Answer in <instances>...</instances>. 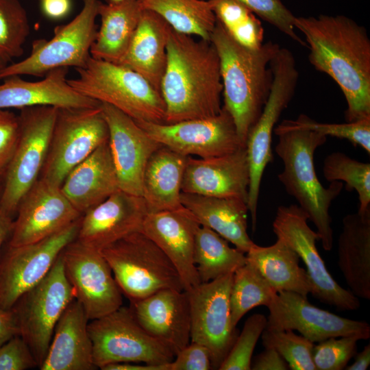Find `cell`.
I'll return each mask as SVG.
<instances>
[{
    "mask_svg": "<svg viewBox=\"0 0 370 370\" xmlns=\"http://www.w3.org/2000/svg\"><path fill=\"white\" fill-rule=\"evenodd\" d=\"M308 59L341 88L347 103L346 122L370 117V39L366 29L344 15L296 16Z\"/></svg>",
    "mask_w": 370,
    "mask_h": 370,
    "instance_id": "6da1fadb",
    "label": "cell"
},
{
    "mask_svg": "<svg viewBox=\"0 0 370 370\" xmlns=\"http://www.w3.org/2000/svg\"><path fill=\"white\" fill-rule=\"evenodd\" d=\"M222 92L219 58L212 42L171 29L160 85L164 123L218 114Z\"/></svg>",
    "mask_w": 370,
    "mask_h": 370,
    "instance_id": "7a4b0ae2",
    "label": "cell"
},
{
    "mask_svg": "<svg viewBox=\"0 0 370 370\" xmlns=\"http://www.w3.org/2000/svg\"><path fill=\"white\" fill-rule=\"evenodd\" d=\"M220 62L224 104L245 145L251 128L269 97L273 73L271 62L280 47L272 41L249 49L235 41L217 21L210 40Z\"/></svg>",
    "mask_w": 370,
    "mask_h": 370,
    "instance_id": "3957f363",
    "label": "cell"
},
{
    "mask_svg": "<svg viewBox=\"0 0 370 370\" xmlns=\"http://www.w3.org/2000/svg\"><path fill=\"white\" fill-rule=\"evenodd\" d=\"M273 134L278 136L275 151L283 164L278 180L314 225L324 250L330 251L334 239L330 208L343 183L334 181L325 188L316 174L314 154L327 136L295 126L291 120L275 126Z\"/></svg>",
    "mask_w": 370,
    "mask_h": 370,
    "instance_id": "277c9868",
    "label": "cell"
},
{
    "mask_svg": "<svg viewBox=\"0 0 370 370\" xmlns=\"http://www.w3.org/2000/svg\"><path fill=\"white\" fill-rule=\"evenodd\" d=\"M75 71L77 77L68 83L82 95L109 104L135 121L164 123L161 93L136 71L91 56L86 66Z\"/></svg>",
    "mask_w": 370,
    "mask_h": 370,
    "instance_id": "5b68a950",
    "label": "cell"
},
{
    "mask_svg": "<svg viewBox=\"0 0 370 370\" xmlns=\"http://www.w3.org/2000/svg\"><path fill=\"white\" fill-rule=\"evenodd\" d=\"M121 292L130 301L164 288L183 291L181 278L169 258L141 231L100 251Z\"/></svg>",
    "mask_w": 370,
    "mask_h": 370,
    "instance_id": "8992f818",
    "label": "cell"
},
{
    "mask_svg": "<svg viewBox=\"0 0 370 370\" xmlns=\"http://www.w3.org/2000/svg\"><path fill=\"white\" fill-rule=\"evenodd\" d=\"M273 82L262 112L251 128L245 143L249 170L247 206L252 230H256L257 210L262 178L273 160L272 136L280 117L295 92L299 71L293 53L280 47L271 62Z\"/></svg>",
    "mask_w": 370,
    "mask_h": 370,
    "instance_id": "52a82bcc",
    "label": "cell"
},
{
    "mask_svg": "<svg viewBox=\"0 0 370 370\" xmlns=\"http://www.w3.org/2000/svg\"><path fill=\"white\" fill-rule=\"evenodd\" d=\"M57 112L56 107L35 106L21 109L18 115V142L0 196V208L12 218L22 198L40 177Z\"/></svg>",
    "mask_w": 370,
    "mask_h": 370,
    "instance_id": "ba28073f",
    "label": "cell"
},
{
    "mask_svg": "<svg viewBox=\"0 0 370 370\" xmlns=\"http://www.w3.org/2000/svg\"><path fill=\"white\" fill-rule=\"evenodd\" d=\"M88 330L97 368L125 362L165 365L175 356L167 345L143 328L130 307L121 306L105 316L89 321Z\"/></svg>",
    "mask_w": 370,
    "mask_h": 370,
    "instance_id": "9c48e42d",
    "label": "cell"
},
{
    "mask_svg": "<svg viewBox=\"0 0 370 370\" xmlns=\"http://www.w3.org/2000/svg\"><path fill=\"white\" fill-rule=\"evenodd\" d=\"M83 7L69 23L57 26L50 40H34L29 56L7 64L0 71V79L12 75L44 77L51 70L86 66L95 40L99 0H82Z\"/></svg>",
    "mask_w": 370,
    "mask_h": 370,
    "instance_id": "30bf717a",
    "label": "cell"
},
{
    "mask_svg": "<svg viewBox=\"0 0 370 370\" xmlns=\"http://www.w3.org/2000/svg\"><path fill=\"white\" fill-rule=\"evenodd\" d=\"M108 138V126L101 106L58 108L40 178L60 187L69 172Z\"/></svg>",
    "mask_w": 370,
    "mask_h": 370,
    "instance_id": "8fae6325",
    "label": "cell"
},
{
    "mask_svg": "<svg viewBox=\"0 0 370 370\" xmlns=\"http://www.w3.org/2000/svg\"><path fill=\"white\" fill-rule=\"evenodd\" d=\"M61 253L46 276L24 293L12 308L19 335L29 347L38 367L45 357L59 319L75 299Z\"/></svg>",
    "mask_w": 370,
    "mask_h": 370,
    "instance_id": "7c38bea8",
    "label": "cell"
},
{
    "mask_svg": "<svg viewBox=\"0 0 370 370\" xmlns=\"http://www.w3.org/2000/svg\"><path fill=\"white\" fill-rule=\"evenodd\" d=\"M308 220L307 214L297 204L280 206L273 221V231L306 265L313 297L341 310L358 309L360 305L358 297L341 287L328 271L316 247L319 236L308 225Z\"/></svg>",
    "mask_w": 370,
    "mask_h": 370,
    "instance_id": "4fadbf2b",
    "label": "cell"
},
{
    "mask_svg": "<svg viewBox=\"0 0 370 370\" xmlns=\"http://www.w3.org/2000/svg\"><path fill=\"white\" fill-rule=\"evenodd\" d=\"M234 273L187 291L190 306V342L200 343L210 354L212 369H218L238 334L232 323L230 291Z\"/></svg>",
    "mask_w": 370,
    "mask_h": 370,
    "instance_id": "5bb4252c",
    "label": "cell"
},
{
    "mask_svg": "<svg viewBox=\"0 0 370 370\" xmlns=\"http://www.w3.org/2000/svg\"><path fill=\"white\" fill-rule=\"evenodd\" d=\"M65 275L75 299L89 321L123 306L122 292L108 262L99 250L74 240L61 253Z\"/></svg>",
    "mask_w": 370,
    "mask_h": 370,
    "instance_id": "9a60e30c",
    "label": "cell"
},
{
    "mask_svg": "<svg viewBox=\"0 0 370 370\" xmlns=\"http://www.w3.org/2000/svg\"><path fill=\"white\" fill-rule=\"evenodd\" d=\"M136 122L162 146L187 157H216L245 147L238 135L232 117L223 106L218 114L207 118L175 123Z\"/></svg>",
    "mask_w": 370,
    "mask_h": 370,
    "instance_id": "2e32d148",
    "label": "cell"
},
{
    "mask_svg": "<svg viewBox=\"0 0 370 370\" xmlns=\"http://www.w3.org/2000/svg\"><path fill=\"white\" fill-rule=\"evenodd\" d=\"M79 220L37 242L8 246L0 258L1 308L11 309L24 293L46 276L66 246L76 239Z\"/></svg>",
    "mask_w": 370,
    "mask_h": 370,
    "instance_id": "e0dca14e",
    "label": "cell"
},
{
    "mask_svg": "<svg viewBox=\"0 0 370 370\" xmlns=\"http://www.w3.org/2000/svg\"><path fill=\"white\" fill-rule=\"evenodd\" d=\"M269 311L266 329L297 330L310 341L356 335L370 338V325L364 321L336 315L311 304L307 297L291 291L278 293L267 307Z\"/></svg>",
    "mask_w": 370,
    "mask_h": 370,
    "instance_id": "ac0fdd59",
    "label": "cell"
},
{
    "mask_svg": "<svg viewBox=\"0 0 370 370\" xmlns=\"http://www.w3.org/2000/svg\"><path fill=\"white\" fill-rule=\"evenodd\" d=\"M82 215L60 186L39 178L18 206L8 246L42 240L77 221Z\"/></svg>",
    "mask_w": 370,
    "mask_h": 370,
    "instance_id": "d6986e66",
    "label": "cell"
},
{
    "mask_svg": "<svg viewBox=\"0 0 370 370\" xmlns=\"http://www.w3.org/2000/svg\"><path fill=\"white\" fill-rule=\"evenodd\" d=\"M101 103L108 126V145L119 188L142 197L146 165L162 145L150 137L129 116L109 104Z\"/></svg>",
    "mask_w": 370,
    "mask_h": 370,
    "instance_id": "ffe728a7",
    "label": "cell"
},
{
    "mask_svg": "<svg viewBox=\"0 0 370 370\" xmlns=\"http://www.w3.org/2000/svg\"><path fill=\"white\" fill-rule=\"evenodd\" d=\"M148 213L144 199L118 190L82 214L76 239L101 251L138 231Z\"/></svg>",
    "mask_w": 370,
    "mask_h": 370,
    "instance_id": "44dd1931",
    "label": "cell"
},
{
    "mask_svg": "<svg viewBox=\"0 0 370 370\" xmlns=\"http://www.w3.org/2000/svg\"><path fill=\"white\" fill-rule=\"evenodd\" d=\"M200 225L183 206L147 213L140 230L169 258L186 291L201 283L193 261L195 236Z\"/></svg>",
    "mask_w": 370,
    "mask_h": 370,
    "instance_id": "7402d4cb",
    "label": "cell"
},
{
    "mask_svg": "<svg viewBox=\"0 0 370 370\" xmlns=\"http://www.w3.org/2000/svg\"><path fill=\"white\" fill-rule=\"evenodd\" d=\"M249 185V170L245 147L216 157H187L182 193L238 198L247 202Z\"/></svg>",
    "mask_w": 370,
    "mask_h": 370,
    "instance_id": "603a6c76",
    "label": "cell"
},
{
    "mask_svg": "<svg viewBox=\"0 0 370 370\" xmlns=\"http://www.w3.org/2000/svg\"><path fill=\"white\" fill-rule=\"evenodd\" d=\"M139 324L176 355L190 343L191 317L186 291L164 288L131 301Z\"/></svg>",
    "mask_w": 370,
    "mask_h": 370,
    "instance_id": "cb8c5ba5",
    "label": "cell"
},
{
    "mask_svg": "<svg viewBox=\"0 0 370 370\" xmlns=\"http://www.w3.org/2000/svg\"><path fill=\"white\" fill-rule=\"evenodd\" d=\"M68 68L51 70L36 82L23 79L20 75L4 78L0 84V110L35 106L58 108H90L101 103L82 95L68 83Z\"/></svg>",
    "mask_w": 370,
    "mask_h": 370,
    "instance_id": "d4e9b609",
    "label": "cell"
},
{
    "mask_svg": "<svg viewBox=\"0 0 370 370\" xmlns=\"http://www.w3.org/2000/svg\"><path fill=\"white\" fill-rule=\"evenodd\" d=\"M88 319L74 299L59 319L40 370H93L92 344Z\"/></svg>",
    "mask_w": 370,
    "mask_h": 370,
    "instance_id": "484cf974",
    "label": "cell"
},
{
    "mask_svg": "<svg viewBox=\"0 0 370 370\" xmlns=\"http://www.w3.org/2000/svg\"><path fill=\"white\" fill-rule=\"evenodd\" d=\"M60 188L82 214L119 190L108 141L72 169Z\"/></svg>",
    "mask_w": 370,
    "mask_h": 370,
    "instance_id": "4316f807",
    "label": "cell"
},
{
    "mask_svg": "<svg viewBox=\"0 0 370 370\" xmlns=\"http://www.w3.org/2000/svg\"><path fill=\"white\" fill-rule=\"evenodd\" d=\"M171 29L157 13L143 10L127 53L119 63L140 74L160 92Z\"/></svg>",
    "mask_w": 370,
    "mask_h": 370,
    "instance_id": "83f0119b",
    "label": "cell"
},
{
    "mask_svg": "<svg viewBox=\"0 0 370 370\" xmlns=\"http://www.w3.org/2000/svg\"><path fill=\"white\" fill-rule=\"evenodd\" d=\"M338 265L357 297L370 299V210L347 214L338 239Z\"/></svg>",
    "mask_w": 370,
    "mask_h": 370,
    "instance_id": "f1b7e54d",
    "label": "cell"
},
{
    "mask_svg": "<svg viewBox=\"0 0 370 370\" xmlns=\"http://www.w3.org/2000/svg\"><path fill=\"white\" fill-rule=\"evenodd\" d=\"M181 203L201 225L212 230L246 254L254 244L247 233V202L238 198L182 193Z\"/></svg>",
    "mask_w": 370,
    "mask_h": 370,
    "instance_id": "f546056e",
    "label": "cell"
},
{
    "mask_svg": "<svg viewBox=\"0 0 370 370\" xmlns=\"http://www.w3.org/2000/svg\"><path fill=\"white\" fill-rule=\"evenodd\" d=\"M143 9L139 0L102 3L97 8L100 27L90 47V56L119 64L129 48Z\"/></svg>",
    "mask_w": 370,
    "mask_h": 370,
    "instance_id": "4dcf8cb0",
    "label": "cell"
},
{
    "mask_svg": "<svg viewBox=\"0 0 370 370\" xmlns=\"http://www.w3.org/2000/svg\"><path fill=\"white\" fill-rule=\"evenodd\" d=\"M187 156L161 146L150 157L143 182V195L147 212L182 208L180 196Z\"/></svg>",
    "mask_w": 370,
    "mask_h": 370,
    "instance_id": "1f68e13d",
    "label": "cell"
},
{
    "mask_svg": "<svg viewBox=\"0 0 370 370\" xmlns=\"http://www.w3.org/2000/svg\"><path fill=\"white\" fill-rule=\"evenodd\" d=\"M246 254L277 293L291 291L304 297L311 294L312 284L306 270L299 265V256L282 240L277 238L267 247L254 243Z\"/></svg>",
    "mask_w": 370,
    "mask_h": 370,
    "instance_id": "d6a6232c",
    "label": "cell"
},
{
    "mask_svg": "<svg viewBox=\"0 0 370 370\" xmlns=\"http://www.w3.org/2000/svg\"><path fill=\"white\" fill-rule=\"evenodd\" d=\"M143 10L160 15L174 31L210 40L217 18L210 0H139Z\"/></svg>",
    "mask_w": 370,
    "mask_h": 370,
    "instance_id": "836d02e7",
    "label": "cell"
},
{
    "mask_svg": "<svg viewBox=\"0 0 370 370\" xmlns=\"http://www.w3.org/2000/svg\"><path fill=\"white\" fill-rule=\"evenodd\" d=\"M245 254L219 234L204 225L197 230L193 261L201 283L234 273L247 261Z\"/></svg>",
    "mask_w": 370,
    "mask_h": 370,
    "instance_id": "e575fe53",
    "label": "cell"
},
{
    "mask_svg": "<svg viewBox=\"0 0 370 370\" xmlns=\"http://www.w3.org/2000/svg\"><path fill=\"white\" fill-rule=\"evenodd\" d=\"M278 293L248 260L233 275L230 302L232 323L236 327L239 321L250 310L267 307Z\"/></svg>",
    "mask_w": 370,
    "mask_h": 370,
    "instance_id": "d590c367",
    "label": "cell"
},
{
    "mask_svg": "<svg viewBox=\"0 0 370 370\" xmlns=\"http://www.w3.org/2000/svg\"><path fill=\"white\" fill-rule=\"evenodd\" d=\"M217 21L238 43L257 49L264 43V28L258 16L238 0H210Z\"/></svg>",
    "mask_w": 370,
    "mask_h": 370,
    "instance_id": "8d00e7d4",
    "label": "cell"
},
{
    "mask_svg": "<svg viewBox=\"0 0 370 370\" xmlns=\"http://www.w3.org/2000/svg\"><path fill=\"white\" fill-rule=\"evenodd\" d=\"M323 174L330 182L345 183L347 190H354L358 196V212L370 210V164L353 159L336 151L328 155L323 164Z\"/></svg>",
    "mask_w": 370,
    "mask_h": 370,
    "instance_id": "74e56055",
    "label": "cell"
},
{
    "mask_svg": "<svg viewBox=\"0 0 370 370\" xmlns=\"http://www.w3.org/2000/svg\"><path fill=\"white\" fill-rule=\"evenodd\" d=\"M30 32L27 12L18 0H0V58L8 62L23 53Z\"/></svg>",
    "mask_w": 370,
    "mask_h": 370,
    "instance_id": "f35d334b",
    "label": "cell"
},
{
    "mask_svg": "<svg viewBox=\"0 0 370 370\" xmlns=\"http://www.w3.org/2000/svg\"><path fill=\"white\" fill-rule=\"evenodd\" d=\"M264 348L275 349L292 370H316L312 360L314 343L293 330L264 329L261 334Z\"/></svg>",
    "mask_w": 370,
    "mask_h": 370,
    "instance_id": "ab89813d",
    "label": "cell"
},
{
    "mask_svg": "<svg viewBox=\"0 0 370 370\" xmlns=\"http://www.w3.org/2000/svg\"><path fill=\"white\" fill-rule=\"evenodd\" d=\"M267 318L256 313L246 321L241 332L238 334L219 370H249L251 357L256 343L266 328Z\"/></svg>",
    "mask_w": 370,
    "mask_h": 370,
    "instance_id": "60d3db41",
    "label": "cell"
},
{
    "mask_svg": "<svg viewBox=\"0 0 370 370\" xmlns=\"http://www.w3.org/2000/svg\"><path fill=\"white\" fill-rule=\"evenodd\" d=\"M295 126L338 138L346 139L354 146H359L370 153V117L344 123H319L301 114L291 120Z\"/></svg>",
    "mask_w": 370,
    "mask_h": 370,
    "instance_id": "b9f144b4",
    "label": "cell"
},
{
    "mask_svg": "<svg viewBox=\"0 0 370 370\" xmlns=\"http://www.w3.org/2000/svg\"><path fill=\"white\" fill-rule=\"evenodd\" d=\"M331 337L314 345L312 360L316 370H342L357 352L356 335Z\"/></svg>",
    "mask_w": 370,
    "mask_h": 370,
    "instance_id": "7bdbcfd3",
    "label": "cell"
},
{
    "mask_svg": "<svg viewBox=\"0 0 370 370\" xmlns=\"http://www.w3.org/2000/svg\"><path fill=\"white\" fill-rule=\"evenodd\" d=\"M256 16L267 22L295 42L306 47L295 31V16L282 0H238Z\"/></svg>",
    "mask_w": 370,
    "mask_h": 370,
    "instance_id": "ee69618b",
    "label": "cell"
},
{
    "mask_svg": "<svg viewBox=\"0 0 370 370\" xmlns=\"http://www.w3.org/2000/svg\"><path fill=\"white\" fill-rule=\"evenodd\" d=\"M38 367L27 343L16 335L0 347V370H26Z\"/></svg>",
    "mask_w": 370,
    "mask_h": 370,
    "instance_id": "f6af8a7d",
    "label": "cell"
},
{
    "mask_svg": "<svg viewBox=\"0 0 370 370\" xmlns=\"http://www.w3.org/2000/svg\"><path fill=\"white\" fill-rule=\"evenodd\" d=\"M19 134L18 117L0 110V179L4 177L16 149Z\"/></svg>",
    "mask_w": 370,
    "mask_h": 370,
    "instance_id": "bcb514c9",
    "label": "cell"
},
{
    "mask_svg": "<svg viewBox=\"0 0 370 370\" xmlns=\"http://www.w3.org/2000/svg\"><path fill=\"white\" fill-rule=\"evenodd\" d=\"M209 350L204 345L190 342L180 351L169 364V370H209L212 369Z\"/></svg>",
    "mask_w": 370,
    "mask_h": 370,
    "instance_id": "7dc6e473",
    "label": "cell"
},
{
    "mask_svg": "<svg viewBox=\"0 0 370 370\" xmlns=\"http://www.w3.org/2000/svg\"><path fill=\"white\" fill-rule=\"evenodd\" d=\"M253 370H287L288 365L282 356L273 348H264L251 363Z\"/></svg>",
    "mask_w": 370,
    "mask_h": 370,
    "instance_id": "c3c4849f",
    "label": "cell"
},
{
    "mask_svg": "<svg viewBox=\"0 0 370 370\" xmlns=\"http://www.w3.org/2000/svg\"><path fill=\"white\" fill-rule=\"evenodd\" d=\"M16 335L19 328L14 311L0 307V347Z\"/></svg>",
    "mask_w": 370,
    "mask_h": 370,
    "instance_id": "681fc988",
    "label": "cell"
},
{
    "mask_svg": "<svg viewBox=\"0 0 370 370\" xmlns=\"http://www.w3.org/2000/svg\"><path fill=\"white\" fill-rule=\"evenodd\" d=\"M71 7V0H42L41 4L45 15L53 19L65 16L69 12Z\"/></svg>",
    "mask_w": 370,
    "mask_h": 370,
    "instance_id": "f907efd6",
    "label": "cell"
},
{
    "mask_svg": "<svg viewBox=\"0 0 370 370\" xmlns=\"http://www.w3.org/2000/svg\"><path fill=\"white\" fill-rule=\"evenodd\" d=\"M169 364L165 365H139L136 362H116L103 367L102 370H169Z\"/></svg>",
    "mask_w": 370,
    "mask_h": 370,
    "instance_id": "816d5d0a",
    "label": "cell"
},
{
    "mask_svg": "<svg viewBox=\"0 0 370 370\" xmlns=\"http://www.w3.org/2000/svg\"><path fill=\"white\" fill-rule=\"evenodd\" d=\"M354 362L349 366H346V370H366L370 365V345L365 346L363 349L355 354Z\"/></svg>",
    "mask_w": 370,
    "mask_h": 370,
    "instance_id": "f5cc1de1",
    "label": "cell"
},
{
    "mask_svg": "<svg viewBox=\"0 0 370 370\" xmlns=\"http://www.w3.org/2000/svg\"><path fill=\"white\" fill-rule=\"evenodd\" d=\"M13 220L12 217L5 214L0 208V258L3 245L11 234Z\"/></svg>",
    "mask_w": 370,
    "mask_h": 370,
    "instance_id": "db71d44e",
    "label": "cell"
},
{
    "mask_svg": "<svg viewBox=\"0 0 370 370\" xmlns=\"http://www.w3.org/2000/svg\"><path fill=\"white\" fill-rule=\"evenodd\" d=\"M8 64V63L7 61L0 58V71L3 69Z\"/></svg>",
    "mask_w": 370,
    "mask_h": 370,
    "instance_id": "11a10c76",
    "label": "cell"
},
{
    "mask_svg": "<svg viewBox=\"0 0 370 370\" xmlns=\"http://www.w3.org/2000/svg\"><path fill=\"white\" fill-rule=\"evenodd\" d=\"M104 1H105V3H115L121 1L123 0H104Z\"/></svg>",
    "mask_w": 370,
    "mask_h": 370,
    "instance_id": "9f6ffc18",
    "label": "cell"
},
{
    "mask_svg": "<svg viewBox=\"0 0 370 370\" xmlns=\"http://www.w3.org/2000/svg\"><path fill=\"white\" fill-rule=\"evenodd\" d=\"M3 184H1V180L0 179V196L2 190Z\"/></svg>",
    "mask_w": 370,
    "mask_h": 370,
    "instance_id": "6f0895ef",
    "label": "cell"
}]
</instances>
